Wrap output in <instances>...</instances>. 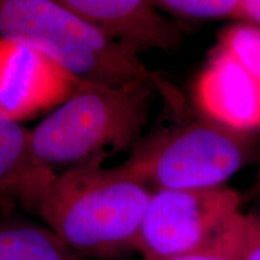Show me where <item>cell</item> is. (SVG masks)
I'll use <instances>...</instances> for the list:
<instances>
[{
	"label": "cell",
	"mask_w": 260,
	"mask_h": 260,
	"mask_svg": "<svg viewBox=\"0 0 260 260\" xmlns=\"http://www.w3.org/2000/svg\"><path fill=\"white\" fill-rule=\"evenodd\" d=\"M93 159L56 174L34 211L79 254L113 255L134 248L153 190L123 169Z\"/></svg>",
	"instance_id": "obj_1"
},
{
	"label": "cell",
	"mask_w": 260,
	"mask_h": 260,
	"mask_svg": "<svg viewBox=\"0 0 260 260\" xmlns=\"http://www.w3.org/2000/svg\"><path fill=\"white\" fill-rule=\"evenodd\" d=\"M0 40L38 52L76 82L119 87L148 80L160 95L171 87L139 54L107 38L60 0H0Z\"/></svg>",
	"instance_id": "obj_2"
},
{
	"label": "cell",
	"mask_w": 260,
	"mask_h": 260,
	"mask_svg": "<svg viewBox=\"0 0 260 260\" xmlns=\"http://www.w3.org/2000/svg\"><path fill=\"white\" fill-rule=\"evenodd\" d=\"M154 90L148 80L119 87L77 82L70 95L30 130L32 153L54 172L130 152L142 138Z\"/></svg>",
	"instance_id": "obj_3"
},
{
	"label": "cell",
	"mask_w": 260,
	"mask_h": 260,
	"mask_svg": "<svg viewBox=\"0 0 260 260\" xmlns=\"http://www.w3.org/2000/svg\"><path fill=\"white\" fill-rule=\"evenodd\" d=\"M249 152L246 134L203 117L142 136L119 167L154 190L207 189L224 186Z\"/></svg>",
	"instance_id": "obj_4"
},
{
	"label": "cell",
	"mask_w": 260,
	"mask_h": 260,
	"mask_svg": "<svg viewBox=\"0 0 260 260\" xmlns=\"http://www.w3.org/2000/svg\"><path fill=\"white\" fill-rule=\"evenodd\" d=\"M239 214V194L225 186L153 190L134 248L145 260L198 251L225 232Z\"/></svg>",
	"instance_id": "obj_5"
},
{
	"label": "cell",
	"mask_w": 260,
	"mask_h": 260,
	"mask_svg": "<svg viewBox=\"0 0 260 260\" xmlns=\"http://www.w3.org/2000/svg\"><path fill=\"white\" fill-rule=\"evenodd\" d=\"M77 82L30 48L0 40V111L16 119L64 102Z\"/></svg>",
	"instance_id": "obj_6"
},
{
	"label": "cell",
	"mask_w": 260,
	"mask_h": 260,
	"mask_svg": "<svg viewBox=\"0 0 260 260\" xmlns=\"http://www.w3.org/2000/svg\"><path fill=\"white\" fill-rule=\"evenodd\" d=\"M195 100L205 118L247 134L260 126V80L216 47L195 83Z\"/></svg>",
	"instance_id": "obj_7"
},
{
	"label": "cell",
	"mask_w": 260,
	"mask_h": 260,
	"mask_svg": "<svg viewBox=\"0 0 260 260\" xmlns=\"http://www.w3.org/2000/svg\"><path fill=\"white\" fill-rule=\"evenodd\" d=\"M107 38L139 54L148 50L174 51L182 32L148 0H60Z\"/></svg>",
	"instance_id": "obj_8"
},
{
	"label": "cell",
	"mask_w": 260,
	"mask_h": 260,
	"mask_svg": "<svg viewBox=\"0 0 260 260\" xmlns=\"http://www.w3.org/2000/svg\"><path fill=\"white\" fill-rule=\"evenodd\" d=\"M54 176L32 153L30 130L0 111V200L34 211Z\"/></svg>",
	"instance_id": "obj_9"
},
{
	"label": "cell",
	"mask_w": 260,
	"mask_h": 260,
	"mask_svg": "<svg viewBox=\"0 0 260 260\" xmlns=\"http://www.w3.org/2000/svg\"><path fill=\"white\" fill-rule=\"evenodd\" d=\"M0 260H81L50 229L23 222H0Z\"/></svg>",
	"instance_id": "obj_10"
},
{
	"label": "cell",
	"mask_w": 260,
	"mask_h": 260,
	"mask_svg": "<svg viewBox=\"0 0 260 260\" xmlns=\"http://www.w3.org/2000/svg\"><path fill=\"white\" fill-rule=\"evenodd\" d=\"M217 47L226 52L253 76L260 80V28L247 22L228 27Z\"/></svg>",
	"instance_id": "obj_11"
},
{
	"label": "cell",
	"mask_w": 260,
	"mask_h": 260,
	"mask_svg": "<svg viewBox=\"0 0 260 260\" xmlns=\"http://www.w3.org/2000/svg\"><path fill=\"white\" fill-rule=\"evenodd\" d=\"M242 0H158L154 5L169 16L189 19L241 21Z\"/></svg>",
	"instance_id": "obj_12"
},
{
	"label": "cell",
	"mask_w": 260,
	"mask_h": 260,
	"mask_svg": "<svg viewBox=\"0 0 260 260\" xmlns=\"http://www.w3.org/2000/svg\"><path fill=\"white\" fill-rule=\"evenodd\" d=\"M247 220L248 216L240 213L225 232L209 246L186 254L157 260H240L246 237Z\"/></svg>",
	"instance_id": "obj_13"
},
{
	"label": "cell",
	"mask_w": 260,
	"mask_h": 260,
	"mask_svg": "<svg viewBox=\"0 0 260 260\" xmlns=\"http://www.w3.org/2000/svg\"><path fill=\"white\" fill-rule=\"evenodd\" d=\"M240 260H260V218L248 216L245 242Z\"/></svg>",
	"instance_id": "obj_14"
},
{
	"label": "cell",
	"mask_w": 260,
	"mask_h": 260,
	"mask_svg": "<svg viewBox=\"0 0 260 260\" xmlns=\"http://www.w3.org/2000/svg\"><path fill=\"white\" fill-rule=\"evenodd\" d=\"M241 21L260 28V0H242Z\"/></svg>",
	"instance_id": "obj_15"
}]
</instances>
